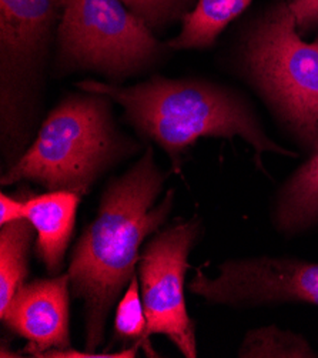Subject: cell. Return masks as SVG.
I'll return each mask as SVG.
<instances>
[{"instance_id":"6da1fadb","label":"cell","mask_w":318,"mask_h":358,"mask_svg":"<svg viewBox=\"0 0 318 358\" xmlns=\"http://www.w3.org/2000/svg\"><path fill=\"white\" fill-rule=\"evenodd\" d=\"M164 176L149 148L124 176L104 192L93 223L76 244L68 267L70 287L85 301L86 351L103 343L109 311L123 287L131 281L140 262L138 248L159 230L173 206V192L156 207Z\"/></svg>"},{"instance_id":"7a4b0ae2","label":"cell","mask_w":318,"mask_h":358,"mask_svg":"<svg viewBox=\"0 0 318 358\" xmlns=\"http://www.w3.org/2000/svg\"><path fill=\"white\" fill-rule=\"evenodd\" d=\"M78 89L108 96L124 109L126 120L171 157L174 167L201 137L240 136L257 155L273 152L294 156L264 133L250 107L229 90L197 80H174L154 76L123 87L96 80L79 82Z\"/></svg>"},{"instance_id":"3957f363","label":"cell","mask_w":318,"mask_h":358,"mask_svg":"<svg viewBox=\"0 0 318 358\" xmlns=\"http://www.w3.org/2000/svg\"><path fill=\"white\" fill-rule=\"evenodd\" d=\"M137 149V143L117 129L108 96L70 94L49 113L2 185L31 180L50 192L85 196L106 169Z\"/></svg>"},{"instance_id":"277c9868","label":"cell","mask_w":318,"mask_h":358,"mask_svg":"<svg viewBox=\"0 0 318 358\" xmlns=\"http://www.w3.org/2000/svg\"><path fill=\"white\" fill-rule=\"evenodd\" d=\"M56 71L90 70L115 82L138 75L170 49L122 0H60Z\"/></svg>"},{"instance_id":"5b68a950","label":"cell","mask_w":318,"mask_h":358,"mask_svg":"<svg viewBox=\"0 0 318 358\" xmlns=\"http://www.w3.org/2000/svg\"><path fill=\"white\" fill-rule=\"evenodd\" d=\"M244 59L266 99L294 133L318 149V43H305L289 3H275L247 38Z\"/></svg>"},{"instance_id":"8992f818","label":"cell","mask_w":318,"mask_h":358,"mask_svg":"<svg viewBox=\"0 0 318 358\" xmlns=\"http://www.w3.org/2000/svg\"><path fill=\"white\" fill-rule=\"evenodd\" d=\"M60 0H0L2 133L12 153L24 146L36 119V99Z\"/></svg>"},{"instance_id":"52a82bcc","label":"cell","mask_w":318,"mask_h":358,"mask_svg":"<svg viewBox=\"0 0 318 358\" xmlns=\"http://www.w3.org/2000/svg\"><path fill=\"white\" fill-rule=\"evenodd\" d=\"M197 236L196 223H183L154 237L140 256L141 301L146 334H163L183 355H197L196 336L185 300L189 253Z\"/></svg>"},{"instance_id":"ba28073f","label":"cell","mask_w":318,"mask_h":358,"mask_svg":"<svg viewBox=\"0 0 318 358\" xmlns=\"http://www.w3.org/2000/svg\"><path fill=\"white\" fill-rule=\"evenodd\" d=\"M189 289L217 304H318V264L270 257L227 262L220 266L216 278H208L198 270Z\"/></svg>"},{"instance_id":"9c48e42d","label":"cell","mask_w":318,"mask_h":358,"mask_svg":"<svg viewBox=\"0 0 318 358\" xmlns=\"http://www.w3.org/2000/svg\"><path fill=\"white\" fill-rule=\"evenodd\" d=\"M68 287V274L24 284L0 314L12 331L27 340L30 355L41 357L70 345Z\"/></svg>"},{"instance_id":"30bf717a","label":"cell","mask_w":318,"mask_h":358,"mask_svg":"<svg viewBox=\"0 0 318 358\" xmlns=\"http://www.w3.org/2000/svg\"><path fill=\"white\" fill-rule=\"evenodd\" d=\"M80 197L68 190H55L26 200V220L38 233V253L50 273L62 268Z\"/></svg>"},{"instance_id":"8fae6325","label":"cell","mask_w":318,"mask_h":358,"mask_svg":"<svg viewBox=\"0 0 318 358\" xmlns=\"http://www.w3.org/2000/svg\"><path fill=\"white\" fill-rule=\"evenodd\" d=\"M253 0H198L191 13L183 20L179 36L168 41L173 50L207 49L213 46L220 33L244 10Z\"/></svg>"},{"instance_id":"7c38bea8","label":"cell","mask_w":318,"mask_h":358,"mask_svg":"<svg viewBox=\"0 0 318 358\" xmlns=\"http://www.w3.org/2000/svg\"><path fill=\"white\" fill-rule=\"evenodd\" d=\"M277 219L281 229L293 231L318 222V149L282 189Z\"/></svg>"},{"instance_id":"4fadbf2b","label":"cell","mask_w":318,"mask_h":358,"mask_svg":"<svg viewBox=\"0 0 318 358\" xmlns=\"http://www.w3.org/2000/svg\"><path fill=\"white\" fill-rule=\"evenodd\" d=\"M33 226L19 220L0 230V314H2L27 275V255Z\"/></svg>"},{"instance_id":"5bb4252c","label":"cell","mask_w":318,"mask_h":358,"mask_svg":"<svg viewBox=\"0 0 318 358\" xmlns=\"http://www.w3.org/2000/svg\"><path fill=\"white\" fill-rule=\"evenodd\" d=\"M240 357H315L304 338L293 333L266 327L247 334Z\"/></svg>"},{"instance_id":"9a60e30c","label":"cell","mask_w":318,"mask_h":358,"mask_svg":"<svg viewBox=\"0 0 318 358\" xmlns=\"http://www.w3.org/2000/svg\"><path fill=\"white\" fill-rule=\"evenodd\" d=\"M126 8L153 33L163 31L186 19L198 0H122Z\"/></svg>"},{"instance_id":"2e32d148","label":"cell","mask_w":318,"mask_h":358,"mask_svg":"<svg viewBox=\"0 0 318 358\" xmlns=\"http://www.w3.org/2000/svg\"><path fill=\"white\" fill-rule=\"evenodd\" d=\"M116 330L124 338L147 337V320L143 301L138 294V282L133 277L116 311Z\"/></svg>"},{"instance_id":"e0dca14e","label":"cell","mask_w":318,"mask_h":358,"mask_svg":"<svg viewBox=\"0 0 318 358\" xmlns=\"http://www.w3.org/2000/svg\"><path fill=\"white\" fill-rule=\"evenodd\" d=\"M300 31L318 24V0H293L289 3Z\"/></svg>"},{"instance_id":"ac0fdd59","label":"cell","mask_w":318,"mask_h":358,"mask_svg":"<svg viewBox=\"0 0 318 358\" xmlns=\"http://www.w3.org/2000/svg\"><path fill=\"white\" fill-rule=\"evenodd\" d=\"M26 199L0 194V224L6 226L19 220H26Z\"/></svg>"},{"instance_id":"d6986e66","label":"cell","mask_w":318,"mask_h":358,"mask_svg":"<svg viewBox=\"0 0 318 358\" xmlns=\"http://www.w3.org/2000/svg\"><path fill=\"white\" fill-rule=\"evenodd\" d=\"M137 354V345L120 350L116 352H92V351H78V350H52L41 357H52V358H133Z\"/></svg>"},{"instance_id":"ffe728a7","label":"cell","mask_w":318,"mask_h":358,"mask_svg":"<svg viewBox=\"0 0 318 358\" xmlns=\"http://www.w3.org/2000/svg\"><path fill=\"white\" fill-rule=\"evenodd\" d=\"M290 2H293V0H290Z\"/></svg>"}]
</instances>
